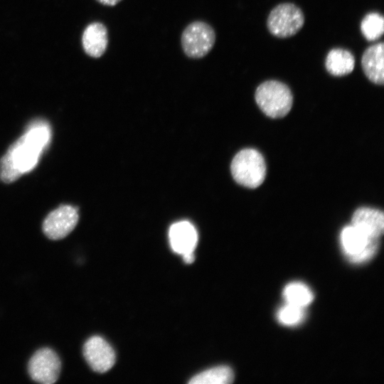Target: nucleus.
I'll use <instances>...</instances> for the list:
<instances>
[{"mask_svg":"<svg viewBox=\"0 0 384 384\" xmlns=\"http://www.w3.org/2000/svg\"><path fill=\"white\" fill-rule=\"evenodd\" d=\"M50 137V129L46 124L33 125L10 146L5 154L22 174H26L37 164Z\"/></svg>","mask_w":384,"mask_h":384,"instance_id":"f257e3e1","label":"nucleus"},{"mask_svg":"<svg viewBox=\"0 0 384 384\" xmlns=\"http://www.w3.org/2000/svg\"><path fill=\"white\" fill-rule=\"evenodd\" d=\"M255 99L263 113L272 118L284 117L293 104L290 88L285 83L275 80L262 82L255 90Z\"/></svg>","mask_w":384,"mask_h":384,"instance_id":"f03ea898","label":"nucleus"},{"mask_svg":"<svg viewBox=\"0 0 384 384\" xmlns=\"http://www.w3.org/2000/svg\"><path fill=\"white\" fill-rule=\"evenodd\" d=\"M230 170L234 180L241 186L250 188L260 186L266 176L264 157L257 150L245 149L233 158Z\"/></svg>","mask_w":384,"mask_h":384,"instance_id":"7ed1b4c3","label":"nucleus"},{"mask_svg":"<svg viewBox=\"0 0 384 384\" xmlns=\"http://www.w3.org/2000/svg\"><path fill=\"white\" fill-rule=\"evenodd\" d=\"M340 240L346 258L354 264L363 263L371 259L379 245V239L369 237L353 225L342 229Z\"/></svg>","mask_w":384,"mask_h":384,"instance_id":"20e7f679","label":"nucleus"},{"mask_svg":"<svg viewBox=\"0 0 384 384\" xmlns=\"http://www.w3.org/2000/svg\"><path fill=\"white\" fill-rule=\"evenodd\" d=\"M304 16L297 5L282 3L274 7L267 19L270 33L277 38H289L303 27Z\"/></svg>","mask_w":384,"mask_h":384,"instance_id":"39448f33","label":"nucleus"},{"mask_svg":"<svg viewBox=\"0 0 384 384\" xmlns=\"http://www.w3.org/2000/svg\"><path fill=\"white\" fill-rule=\"evenodd\" d=\"M181 42L182 49L188 58H201L212 50L215 42V33L207 23L193 21L183 30Z\"/></svg>","mask_w":384,"mask_h":384,"instance_id":"423d86ee","label":"nucleus"},{"mask_svg":"<svg viewBox=\"0 0 384 384\" xmlns=\"http://www.w3.org/2000/svg\"><path fill=\"white\" fill-rule=\"evenodd\" d=\"M61 362L58 354L49 348H43L31 356L28 372L33 380L41 384H52L59 378Z\"/></svg>","mask_w":384,"mask_h":384,"instance_id":"0eeeda50","label":"nucleus"},{"mask_svg":"<svg viewBox=\"0 0 384 384\" xmlns=\"http://www.w3.org/2000/svg\"><path fill=\"white\" fill-rule=\"evenodd\" d=\"M78 219V212L75 207L60 206L46 217L43 223V233L50 240H61L73 230Z\"/></svg>","mask_w":384,"mask_h":384,"instance_id":"6e6552de","label":"nucleus"},{"mask_svg":"<svg viewBox=\"0 0 384 384\" xmlns=\"http://www.w3.org/2000/svg\"><path fill=\"white\" fill-rule=\"evenodd\" d=\"M83 356L90 367L100 373L111 369L116 361L112 347L99 336H92L86 341L83 346Z\"/></svg>","mask_w":384,"mask_h":384,"instance_id":"1a4fd4ad","label":"nucleus"},{"mask_svg":"<svg viewBox=\"0 0 384 384\" xmlns=\"http://www.w3.org/2000/svg\"><path fill=\"white\" fill-rule=\"evenodd\" d=\"M169 238L173 251L181 255L194 252L198 242L195 227L186 220L174 223L169 228Z\"/></svg>","mask_w":384,"mask_h":384,"instance_id":"9d476101","label":"nucleus"},{"mask_svg":"<svg viewBox=\"0 0 384 384\" xmlns=\"http://www.w3.org/2000/svg\"><path fill=\"white\" fill-rule=\"evenodd\" d=\"M384 44L376 43L368 47L361 57V66L367 78L375 85L384 83Z\"/></svg>","mask_w":384,"mask_h":384,"instance_id":"9b49d317","label":"nucleus"},{"mask_svg":"<svg viewBox=\"0 0 384 384\" xmlns=\"http://www.w3.org/2000/svg\"><path fill=\"white\" fill-rule=\"evenodd\" d=\"M351 225L369 237L379 239L383 233L384 215L376 208L361 207L356 209L351 218Z\"/></svg>","mask_w":384,"mask_h":384,"instance_id":"f8f14e48","label":"nucleus"},{"mask_svg":"<svg viewBox=\"0 0 384 384\" xmlns=\"http://www.w3.org/2000/svg\"><path fill=\"white\" fill-rule=\"evenodd\" d=\"M82 45L85 53L95 58L101 57L108 45L106 26L100 22H92L85 28L82 35Z\"/></svg>","mask_w":384,"mask_h":384,"instance_id":"ddd939ff","label":"nucleus"},{"mask_svg":"<svg viewBox=\"0 0 384 384\" xmlns=\"http://www.w3.org/2000/svg\"><path fill=\"white\" fill-rule=\"evenodd\" d=\"M355 58L348 50L336 48L330 50L325 59L326 71L333 76L350 74L354 69Z\"/></svg>","mask_w":384,"mask_h":384,"instance_id":"4468645a","label":"nucleus"},{"mask_svg":"<svg viewBox=\"0 0 384 384\" xmlns=\"http://www.w3.org/2000/svg\"><path fill=\"white\" fill-rule=\"evenodd\" d=\"M234 380L233 370L225 366H217L194 375L190 384H229Z\"/></svg>","mask_w":384,"mask_h":384,"instance_id":"2eb2a0df","label":"nucleus"},{"mask_svg":"<svg viewBox=\"0 0 384 384\" xmlns=\"http://www.w3.org/2000/svg\"><path fill=\"white\" fill-rule=\"evenodd\" d=\"M283 297L287 303L304 308L314 299L311 289L299 282L288 284L283 290Z\"/></svg>","mask_w":384,"mask_h":384,"instance_id":"dca6fc26","label":"nucleus"},{"mask_svg":"<svg viewBox=\"0 0 384 384\" xmlns=\"http://www.w3.org/2000/svg\"><path fill=\"white\" fill-rule=\"evenodd\" d=\"M361 31L368 41L379 39L384 32V18L378 12H370L366 14L361 22Z\"/></svg>","mask_w":384,"mask_h":384,"instance_id":"f3484780","label":"nucleus"},{"mask_svg":"<svg viewBox=\"0 0 384 384\" xmlns=\"http://www.w3.org/2000/svg\"><path fill=\"white\" fill-rule=\"evenodd\" d=\"M304 307L287 303L277 312L278 321L283 325L296 326L304 319Z\"/></svg>","mask_w":384,"mask_h":384,"instance_id":"a211bd4d","label":"nucleus"},{"mask_svg":"<svg viewBox=\"0 0 384 384\" xmlns=\"http://www.w3.org/2000/svg\"><path fill=\"white\" fill-rule=\"evenodd\" d=\"M181 256L183 257V262H186V264H191L195 260L194 252H186L182 255Z\"/></svg>","mask_w":384,"mask_h":384,"instance_id":"6ab92c4d","label":"nucleus"},{"mask_svg":"<svg viewBox=\"0 0 384 384\" xmlns=\"http://www.w3.org/2000/svg\"><path fill=\"white\" fill-rule=\"evenodd\" d=\"M99 3L108 6H114L122 0H96Z\"/></svg>","mask_w":384,"mask_h":384,"instance_id":"aec40b11","label":"nucleus"}]
</instances>
